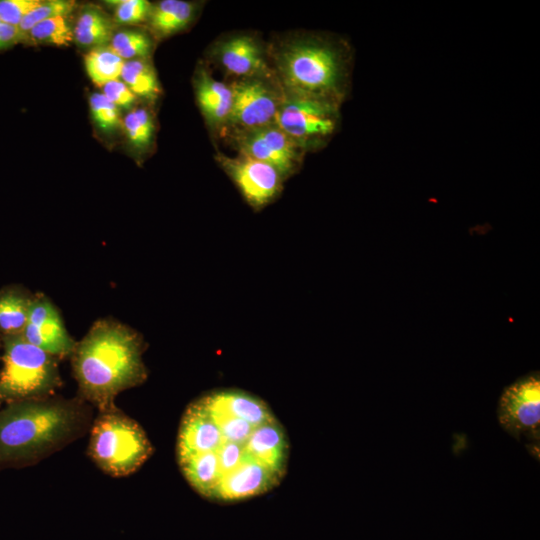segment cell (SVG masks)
Listing matches in <instances>:
<instances>
[{
	"instance_id": "obj_10",
	"label": "cell",
	"mask_w": 540,
	"mask_h": 540,
	"mask_svg": "<svg viewBox=\"0 0 540 540\" xmlns=\"http://www.w3.org/2000/svg\"><path fill=\"white\" fill-rule=\"evenodd\" d=\"M234 139L240 154L273 166L284 179L295 173L302 162L304 150L276 124L234 133Z\"/></svg>"
},
{
	"instance_id": "obj_28",
	"label": "cell",
	"mask_w": 540,
	"mask_h": 540,
	"mask_svg": "<svg viewBox=\"0 0 540 540\" xmlns=\"http://www.w3.org/2000/svg\"><path fill=\"white\" fill-rule=\"evenodd\" d=\"M18 43H20L18 28L0 20V50L8 49Z\"/></svg>"
},
{
	"instance_id": "obj_7",
	"label": "cell",
	"mask_w": 540,
	"mask_h": 540,
	"mask_svg": "<svg viewBox=\"0 0 540 540\" xmlns=\"http://www.w3.org/2000/svg\"><path fill=\"white\" fill-rule=\"evenodd\" d=\"M339 108L330 100L283 91L276 125L304 151L319 148L335 133Z\"/></svg>"
},
{
	"instance_id": "obj_27",
	"label": "cell",
	"mask_w": 540,
	"mask_h": 540,
	"mask_svg": "<svg viewBox=\"0 0 540 540\" xmlns=\"http://www.w3.org/2000/svg\"><path fill=\"white\" fill-rule=\"evenodd\" d=\"M102 94L117 107L130 108L136 101V96L119 79L105 84Z\"/></svg>"
},
{
	"instance_id": "obj_6",
	"label": "cell",
	"mask_w": 540,
	"mask_h": 540,
	"mask_svg": "<svg viewBox=\"0 0 540 540\" xmlns=\"http://www.w3.org/2000/svg\"><path fill=\"white\" fill-rule=\"evenodd\" d=\"M153 446L143 428L117 407L99 411L90 427L88 454L112 477L137 471L152 455Z\"/></svg>"
},
{
	"instance_id": "obj_29",
	"label": "cell",
	"mask_w": 540,
	"mask_h": 540,
	"mask_svg": "<svg viewBox=\"0 0 540 540\" xmlns=\"http://www.w3.org/2000/svg\"><path fill=\"white\" fill-rule=\"evenodd\" d=\"M0 349H1V339H0Z\"/></svg>"
},
{
	"instance_id": "obj_14",
	"label": "cell",
	"mask_w": 540,
	"mask_h": 540,
	"mask_svg": "<svg viewBox=\"0 0 540 540\" xmlns=\"http://www.w3.org/2000/svg\"><path fill=\"white\" fill-rule=\"evenodd\" d=\"M195 91L206 121L213 127L226 125L232 107L231 86L202 70L197 75Z\"/></svg>"
},
{
	"instance_id": "obj_17",
	"label": "cell",
	"mask_w": 540,
	"mask_h": 540,
	"mask_svg": "<svg viewBox=\"0 0 540 540\" xmlns=\"http://www.w3.org/2000/svg\"><path fill=\"white\" fill-rule=\"evenodd\" d=\"M113 25L98 9H85L79 15L73 29L74 40L81 46L100 48L109 44L113 37Z\"/></svg>"
},
{
	"instance_id": "obj_24",
	"label": "cell",
	"mask_w": 540,
	"mask_h": 540,
	"mask_svg": "<svg viewBox=\"0 0 540 540\" xmlns=\"http://www.w3.org/2000/svg\"><path fill=\"white\" fill-rule=\"evenodd\" d=\"M89 106L94 122L108 132L120 124L119 109L102 93H94L89 98Z\"/></svg>"
},
{
	"instance_id": "obj_22",
	"label": "cell",
	"mask_w": 540,
	"mask_h": 540,
	"mask_svg": "<svg viewBox=\"0 0 540 540\" xmlns=\"http://www.w3.org/2000/svg\"><path fill=\"white\" fill-rule=\"evenodd\" d=\"M124 129L133 147L147 148L154 134V122L151 114L144 108L131 110L124 119Z\"/></svg>"
},
{
	"instance_id": "obj_2",
	"label": "cell",
	"mask_w": 540,
	"mask_h": 540,
	"mask_svg": "<svg viewBox=\"0 0 540 540\" xmlns=\"http://www.w3.org/2000/svg\"><path fill=\"white\" fill-rule=\"evenodd\" d=\"M91 405L81 398H42L0 408V471L39 463L90 430Z\"/></svg>"
},
{
	"instance_id": "obj_12",
	"label": "cell",
	"mask_w": 540,
	"mask_h": 540,
	"mask_svg": "<svg viewBox=\"0 0 540 540\" xmlns=\"http://www.w3.org/2000/svg\"><path fill=\"white\" fill-rule=\"evenodd\" d=\"M22 336L56 358L71 356L76 346L58 309L43 294L33 296Z\"/></svg>"
},
{
	"instance_id": "obj_25",
	"label": "cell",
	"mask_w": 540,
	"mask_h": 540,
	"mask_svg": "<svg viewBox=\"0 0 540 540\" xmlns=\"http://www.w3.org/2000/svg\"><path fill=\"white\" fill-rule=\"evenodd\" d=\"M115 3V21L137 24L148 19L152 4L145 0H122Z\"/></svg>"
},
{
	"instance_id": "obj_11",
	"label": "cell",
	"mask_w": 540,
	"mask_h": 540,
	"mask_svg": "<svg viewBox=\"0 0 540 540\" xmlns=\"http://www.w3.org/2000/svg\"><path fill=\"white\" fill-rule=\"evenodd\" d=\"M218 161L254 210L273 202L283 189L285 179L265 162L242 154L235 158L219 155Z\"/></svg>"
},
{
	"instance_id": "obj_15",
	"label": "cell",
	"mask_w": 540,
	"mask_h": 540,
	"mask_svg": "<svg viewBox=\"0 0 540 540\" xmlns=\"http://www.w3.org/2000/svg\"><path fill=\"white\" fill-rule=\"evenodd\" d=\"M33 296L18 285L0 289V339L23 333Z\"/></svg>"
},
{
	"instance_id": "obj_21",
	"label": "cell",
	"mask_w": 540,
	"mask_h": 540,
	"mask_svg": "<svg viewBox=\"0 0 540 540\" xmlns=\"http://www.w3.org/2000/svg\"><path fill=\"white\" fill-rule=\"evenodd\" d=\"M107 47L122 60L129 61L147 57L152 41L143 32L125 30L115 33Z\"/></svg>"
},
{
	"instance_id": "obj_26",
	"label": "cell",
	"mask_w": 540,
	"mask_h": 540,
	"mask_svg": "<svg viewBox=\"0 0 540 540\" xmlns=\"http://www.w3.org/2000/svg\"><path fill=\"white\" fill-rule=\"evenodd\" d=\"M40 2V0H0V20L18 27L25 15Z\"/></svg>"
},
{
	"instance_id": "obj_20",
	"label": "cell",
	"mask_w": 540,
	"mask_h": 540,
	"mask_svg": "<svg viewBox=\"0 0 540 540\" xmlns=\"http://www.w3.org/2000/svg\"><path fill=\"white\" fill-rule=\"evenodd\" d=\"M73 39V29L68 23L67 16H58L35 25L22 37L20 43L67 46Z\"/></svg>"
},
{
	"instance_id": "obj_13",
	"label": "cell",
	"mask_w": 540,
	"mask_h": 540,
	"mask_svg": "<svg viewBox=\"0 0 540 540\" xmlns=\"http://www.w3.org/2000/svg\"><path fill=\"white\" fill-rule=\"evenodd\" d=\"M216 58L229 74L240 78L272 74L261 43L253 36L237 34L220 42Z\"/></svg>"
},
{
	"instance_id": "obj_16",
	"label": "cell",
	"mask_w": 540,
	"mask_h": 540,
	"mask_svg": "<svg viewBox=\"0 0 540 540\" xmlns=\"http://www.w3.org/2000/svg\"><path fill=\"white\" fill-rule=\"evenodd\" d=\"M195 6L182 0H163L151 6L148 16L152 31L166 37L184 29L193 19Z\"/></svg>"
},
{
	"instance_id": "obj_8",
	"label": "cell",
	"mask_w": 540,
	"mask_h": 540,
	"mask_svg": "<svg viewBox=\"0 0 540 540\" xmlns=\"http://www.w3.org/2000/svg\"><path fill=\"white\" fill-rule=\"evenodd\" d=\"M230 86L232 107L226 125L234 133L276 124L283 89L272 74L240 78Z\"/></svg>"
},
{
	"instance_id": "obj_23",
	"label": "cell",
	"mask_w": 540,
	"mask_h": 540,
	"mask_svg": "<svg viewBox=\"0 0 540 540\" xmlns=\"http://www.w3.org/2000/svg\"><path fill=\"white\" fill-rule=\"evenodd\" d=\"M76 5L71 0H48L41 1L33 8L18 25L20 42L22 37L29 32L35 25L50 18L58 16H68Z\"/></svg>"
},
{
	"instance_id": "obj_9",
	"label": "cell",
	"mask_w": 540,
	"mask_h": 540,
	"mask_svg": "<svg viewBox=\"0 0 540 540\" xmlns=\"http://www.w3.org/2000/svg\"><path fill=\"white\" fill-rule=\"evenodd\" d=\"M497 416L502 428L517 440L526 437L539 441L538 374L526 375L505 388L498 403Z\"/></svg>"
},
{
	"instance_id": "obj_19",
	"label": "cell",
	"mask_w": 540,
	"mask_h": 540,
	"mask_svg": "<svg viewBox=\"0 0 540 540\" xmlns=\"http://www.w3.org/2000/svg\"><path fill=\"white\" fill-rule=\"evenodd\" d=\"M121 78L136 97L155 98L160 93L156 72L144 59L125 61Z\"/></svg>"
},
{
	"instance_id": "obj_18",
	"label": "cell",
	"mask_w": 540,
	"mask_h": 540,
	"mask_svg": "<svg viewBox=\"0 0 540 540\" xmlns=\"http://www.w3.org/2000/svg\"><path fill=\"white\" fill-rule=\"evenodd\" d=\"M124 63L125 61L108 47L94 48L84 56L85 69L89 78L94 84L102 87L121 77Z\"/></svg>"
},
{
	"instance_id": "obj_3",
	"label": "cell",
	"mask_w": 540,
	"mask_h": 540,
	"mask_svg": "<svg viewBox=\"0 0 540 540\" xmlns=\"http://www.w3.org/2000/svg\"><path fill=\"white\" fill-rule=\"evenodd\" d=\"M142 337L114 320H98L71 354L74 377L82 400L99 411L116 407L119 393L147 378Z\"/></svg>"
},
{
	"instance_id": "obj_1",
	"label": "cell",
	"mask_w": 540,
	"mask_h": 540,
	"mask_svg": "<svg viewBox=\"0 0 540 540\" xmlns=\"http://www.w3.org/2000/svg\"><path fill=\"white\" fill-rule=\"evenodd\" d=\"M289 457L283 425L249 392L209 391L181 417L176 460L190 487L207 500L234 503L271 491L284 479Z\"/></svg>"
},
{
	"instance_id": "obj_4",
	"label": "cell",
	"mask_w": 540,
	"mask_h": 540,
	"mask_svg": "<svg viewBox=\"0 0 540 540\" xmlns=\"http://www.w3.org/2000/svg\"><path fill=\"white\" fill-rule=\"evenodd\" d=\"M274 61L284 92L343 101L349 58L342 43L324 36H294L275 49Z\"/></svg>"
},
{
	"instance_id": "obj_5",
	"label": "cell",
	"mask_w": 540,
	"mask_h": 540,
	"mask_svg": "<svg viewBox=\"0 0 540 540\" xmlns=\"http://www.w3.org/2000/svg\"><path fill=\"white\" fill-rule=\"evenodd\" d=\"M0 408L51 397L61 385L57 358L29 343L22 334L1 338Z\"/></svg>"
}]
</instances>
